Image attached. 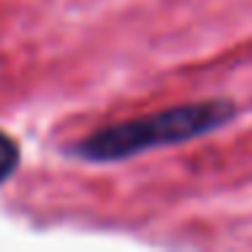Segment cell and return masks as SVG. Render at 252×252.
<instances>
[{"instance_id":"1","label":"cell","mask_w":252,"mask_h":252,"mask_svg":"<svg viewBox=\"0 0 252 252\" xmlns=\"http://www.w3.org/2000/svg\"><path fill=\"white\" fill-rule=\"evenodd\" d=\"M236 117V106L225 98L171 106L163 111L100 127L73 147V155L90 163H117L171 144H185L220 130Z\"/></svg>"},{"instance_id":"2","label":"cell","mask_w":252,"mask_h":252,"mask_svg":"<svg viewBox=\"0 0 252 252\" xmlns=\"http://www.w3.org/2000/svg\"><path fill=\"white\" fill-rule=\"evenodd\" d=\"M19 165V147L11 136L0 130V185H6Z\"/></svg>"}]
</instances>
